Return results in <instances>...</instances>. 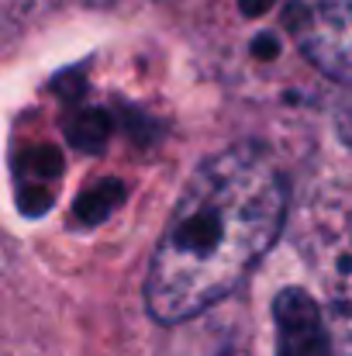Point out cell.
I'll use <instances>...</instances> for the list:
<instances>
[{"mask_svg":"<svg viewBox=\"0 0 352 356\" xmlns=\"http://www.w3.org/2000/svg\"><path fill=\"white\" fill-rule=\"evenodd\" d=\"M287 177L259 145H232L197 166L180 191L145 273V308L180 325L249 277L287 218Z\"/></svg>","mask_w":352,"mask_h":356,"instance_id":"obj_1","label":"cell"},{"mask_svg":"<svg viewBox=\"0 0 352 356\" xmlns=\"http://www.w3.org/2000/svg\"><path fill=\"white\" fill-rule=\"evenodd\" d=\"M290 31L315 70L352 83V0H297Z\"/></svg>","mask_w":352,"mask_h":356,"instance_id":"obj_2","label":"cell"},{"mask_svg":"<svg viewBox=\"0 0 352 356\" xmlns=\"http://www.w3.org/2000/svg\"><path fill=\"white\" fill-rule=\"evenodd\" d=\"M325 332H328L325 356H352V301L332 312V318L325 322Z\"/></svg>","mask_w":352,"mask_h":356,"instance_id":"obj_3","label":"cell"}]
</instances>
